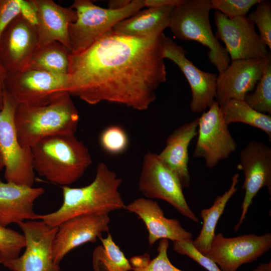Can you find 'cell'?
I'll return each mask as SVG.
<instances>
[{
	"mask_svg": "<svg viewBox=\"0 0 271 271\" xmlns=\"http://www.w3.org/2000/svg\"><path fill=\"white\" fill-rule=\"evenodd\" d=\"M211 10L210 0H182L173 8L168 28L175 38L196 41L207 47L208 59L220 74L230 59L213 33L209 20Z\"/></svg>",
	"mask_w": 271,
	"mask_h": 271,
	"instance_id": "5b68a950",
	"label": "cell"
},
{
	"mask_svg": "<svg viewBox=\"0 0 271 271\" xmlns=\"http://www.w3.org/2000/svg\"><path fill=\"white\" fill-rule=\"evenodd\" d=\"M70 51L58 42L37 48L27 68L48 72L68 74Z\"/></svg>",
	"mask_w": 271,
	"mask_h": 271,
	"instance_id": "484cf974",
	"label": "cell"
},
{
	"mask_svg": "<svg viewBox=\"0 0 271 271\" xmlns=\"http://www.w3.org/2000/svg\"><path fill=\"white\" fill-rule=\"evenodd\" d=\"M20 15L29 23L35 27L37 26V11L31 0H21Z\"/></svg>",
	"mask_w": 271,
	"mask_h": 271,
	"instance_id": "d590c367",
	"label": "cell"
},
{
	"mask_svg": "<svg viewBox=\"0 0 271 271\" xmlns=\"http://www.w3.org/2000/svg\"><path fill=\"white\" fill-rule=\"evenodd\" d=\"M25 239V251L3 264L13 271H60L54 258V244L58 226L44 221L30 220L17 224Z\"/></svg>",
	"mask_w": 271,
	"mask_h": 271,
	"instance_id": "30bf717a",
	"label": "cell"
},
{
	"mask_svg": "<svg viewBox=\"0 0 271 271\" xmlns=\"http://www.w3.org/2000/svg\"><path fill=\"white\" fill-rule=\"evenodd\" d=\"M69 89L68 74L31 68L8 74L4 89L18 104L26 105L48 103L64 93H69Z\"/></svg>",
	"mask_w": 271,
	"mask_h": 271,
	"instance_id": "9c48e42d",
	"label": "cell"
},
{
	"mask_svg": "<svg viewBox=\"0 0 271 271\" xmlns=\"http://www.w3.org/2000/svg\"><path fill=\"white\" fill-rule=\"evenodd\" d=\"M169 246V240L160 239L157 256L150 260L148 254L142 255L139 264L132 267L131 271H184L176 267L170 262L167 254Z\"/></svg>",
	"mask_w": 271,
	"mask_h": 271,
	"instance_id": "f546056e",
	"label": "cell"
},
{
	"mask_svg": "<svg viewBox=\"0 0 271 271\" xmlns=\"http://www.w3.org/2000/svg\"><path fill=\"white\" fill-rule=\"evenodd\" d=\"M173 249L179 254L190 257L208 271H221L214 261L195 248L192 243V240L174 241Z\"/></svg>",
	"mask_w": 271,
	"mask_h": 271,
	"instance_id": "836d02e7",
	"label": "cell"
},
{
	"mask_svg": "<svg viewBox=\"0 0 271 271\" xmlns=\"http://www.w3.org/2000/svg\"><path fill=\"white\" fill-rule=\"evenodd\" d=\"M183 46L164 35L163 57L173 61L186 77L191 90L190 107L193 112L200 113L216 101V74L203 71L197 68L186 56Z\"/></svg>",
	"mask_w": 271,
	"mask_h": 271,
	"instance_id": "9a60e30c",
	"label": "cell"
},
{
	"mask_svg": "<svg viewBox=\"0 0 271 271\" xmlns=\"http://www.w3.org/2000/svg\"><path fill=\"white\" fill-rule=\"evenodd\" d=\"M31 149L34 171L63 186L80 179L92 164L88 149L74 135L50 137Z\"/></svg>",
	"mask_w": 271,
	"mask_h": 271,
	"instance_id": "277c9868",
	"label": "cell"
},
{
	"mask_svg": "<svg viewBox=\"0 0 271 271\" xmlns=\"http://www.w3.org/2000/svg\"><path fill=\"white\" fill-rule=\"evenodd\" d=\"M237 168L244 175L242 189L245 193L241 214L234 228L235 231L242 224L253 199L259 190L265 186L271 195V148L261 142L250 141L240 151Z\"/></svg>",
	"mask_w": 271,
	"mask_h": 271,
	"instance_id": "5bb4252c",
	"label": "cell"
},
{
	"mask_svg": "<svg viewBox=\"0 0 271 271\" xmlns=\"http://www.w3.org/2000/svg\"><path fill=\"white\" fill-rule=\"evenodd\" d=\"M216 38L225 44L230 59H261L270 55L247 16L229 19L219 11L214 15Z\"/></svg>",
	"mask_w": 271,
	"mask_h": 271,
	"instance_id": "4fadbf2b",
	"label": "cell"
},
{
	"mask_svg": "<svg viewBox=\"0 0 271 271\" xmlns=\"http://www.w3.org/2000/svg\"><path fill=\"white\" fill-rule=\"evenodd\" d=\"M271 248V234H246L225 237L215 234L204 255L214 261L221 271H236L244 263L256 260Z\"/></svg>",
	"mask_w": 271,
	"mask_h": 271,
	"instance_id": "7c38bea8",
	"label": "cell"
},
{
	"mask_svg": "<svg viewBox=\"0 0 271 271\" xmlns=\"http://www.w3.org/2000/svg\"><path fill=\"white\" fill-rule=\"evenodd\" d=\"M108 214H90L68 219L58 226L54 244V258L59 264L66 254L87 242H95L108 232Z\"/></svg>",
	"mask_w": 271,
	"mask_h": 271,
	"instance_id": "ac0fdd59",
	"label": "cell"
},
{
	"mask_svg": "<svg viewBox=\"0 0 271 271\" xmlns=\"http://www.w3.org/2000/svg\"><path fill=\"white\" fill-rule=\"evenodd\" d=\"M25 246L23 234L0 225V263L14 259L19 256Z\"/></svg>",
	"mask_w": 271,
	"mask_h": 271,
	"instance_id": "f1b7e54d",
	"label": "cell"
},
{
	"mask_svg": "<svg viewBox=\"0 0 271 271\" xmlns=\"http://www.w3.org/2000/svg\"><path fill=\"white\" fill-rule=\"evenodd\" d=\"M125 209L136 214L144 223L150 246L162 239L174 242L192 240V234L185 230L178 220L166 217L156 201L139 198L126 205Z\"/></svg>",
	"mask_w": 271,
	"mask_h": 271,
	"instance_id": "d6986e66",
	"label": "cell"
},
{
	"mask_svg": "<svg viewBox=\"0 0 271 271\" xmlns=\"http://www.w3.org/2000/svg\"><path fill=\"white\" fill-rule=\"evenodd\" d=\"M17 102L4 90L0 109V150L7 182L32 186L35 181L32 149L19 143L14 123Z\"/></svg>",
	"mask_w": 271,
	"mask_h": 271,
	"instance_id": "52a82bcc",
	"label": "cell"
},
{
	"mask_svg": "<svg viewBox=\"0 0 271 271\" xmlns=\"http://www.w3.org/2000/svg\"><path fill=\"white\" fill-rule=\"evenodd\" d=\"M70 7L76 19L69 26L71 54L79 53L94 44L119 22L144 7L143 0H132L126 7L111 10L100 7L89 0H75Z\"/></svg>",
	"mask_w": 271,
	"mask_h": 271,
	"instance_id": "8992f818",
	"label": "cell"
},
{
	"mask_svg": "<svg viewBox=\"0 0 271 271\" xmlns=\"http://www.w3.org/2000/svg\"><path fill=\"white\" fill-rule=\"evenodd\" d=\"M249 271H271L270 261L268 263L260 264L256 268Z\"/></svg>",
	"mask_w": 271,
	"mask_h": 271,
	"instance_id": "ab89813d",
	"label": "cell"
},
{
	"mask_svg": "<svg viewBox=\"0 0 271 271\" xmlns=\"http://www.w3.org/2000/svg\"><path fill=\"white\" fill-rule=\"evenodd\" d=\"M164 35L141 38L111 30L84 51L71 54L69 93L90 105L106 101L148 109L166 81Z\"/></svg>",
	"mask_w": 271,
	"mask_h": 271,
	"instance_id": "6da1fadb",
	"label": "cell"
},
{
	"mask_svg": "<svg viewBox=\"0 0 271 271\" xmlns=\"http://www.w3.org/2000/svg\"><path fill=\"white\" fill-rule=\"evenodd\" d=\"M4 168V162L0 150V171Z\"/></svg>",
	"mask_w": 271,
	"mask_h": 271,
	"instance_id": "60d3db41",
	"label": "cell"
},
{
	"mask_svg": "<svg viewBox=\"0 0 271 271\" xmlns=\"http://www.w3.org/2000/svg\"><path fill=\"white\" fill-rule=\"evenodd\" d=\"M197 141L193 157L204 159L213 168L236 149L237 143L224 121L220 106L215 101L198 117Z\"/></svg>",
	"mask_w": 271,
	"mask_h": 271,
	"instance_id": "8fae6325",
	"label": "cell"
},
{
	"mask_svg": "<svg viewBox=\"0 0 271 271\" xmlns=\"http://www.w3.org/2000/svg\"><path fill=\"white\" fill-rule=\"evenodd\" d=\"M38 14L36 26L38 48L54 42L65 46L71 52L69 26L76 19V13L70 7H63L52 0H31Z\"/></svg>",
	"mask_w": 271,
	"mask_h": 271,
	"instance_id": "ffe728a7",
	"label": "cell"
},
{
	"mask_svg": "<svg viewBox=\"0 0 271 271\" xmlns=\"http://www.w3.org/2000/svg\"><path fill=\"white\" fill-rule=\"evenodd\" d=\"M144 7L147 8H159L165 6H175L182 0H143Z\"/></svg>",
	"mask_w": 271,
	"mask_h": 271,
	"instance_id": "8d00e7d4",
	"label": "cell"
},
{
	"mask_svg": "<svg viewBox=\"0 0 271 271\" xmlns=\"http://www.w3.org/2000/svg\"><path fill=\"white\" fill-rule=\"evenodd\" d=\"M244 100L254 110L271 114V62L268 65L252 92Z\"/></svg>",
	"mask_w": 271,
	"mask_h": 271,
	"instance_id": "83f0119b",
	"label": "cell"
},
{
	"mask_svg": "<svg viewBox=\"0 0 271 271\" xmlns=\"http://www.w3.org/2000/svg\"><path fill=\"white\" fill-rule=\"evenodd\" d=\"M7 75V72L0 62V109L3 105L4 83Z\"/></svg>",
	"mask_w": 271,
	"mask_h": 271,
	"instance_id": "74e56055",
	"label": "cell"
},
{
	"mask_svg": "<svg viewBox=\"0 0 271 271\" xmlns=\"http://www.w3.org/2000/svg\"><path fill=\"white\" fill-rule=\"evenodd\" d=\"M239 177V174H234L228 190L223 195L217 196L210 207L203 209L200 212V216L203 219V226L199 234L194 240H192V243L195 248L204 255L209 249L215 235V229L217 222L223 213L226 204L238 189L236 185Z\"/></svg>",
	"mask_w": 271,
	"mask_h": 271,
	"instance_id": "cb8c5ba5",
	"label": "cell"
},
{
	"mask_svg": "<svg viewBox=\"0 0 271 271\" xmlns=\"http://www.w3.org/2000/svg\"><path fill=\"white\" fill-rule=\"evenodd\" d=\"M136 256H134V258ZM134 258H133V260ZM133 260H132V262H133Z\"/></svg>",
	"mask_w": 271,
	"mask_h": 271,
	"instance_id": "b9f144b4",
	"label": "cell"
},
{
	"mask_svg": "<svg viewBox=\"0 0 271 271\" xmlns=\"http://www.w3.org/2000/svg\"><path fill=\"white\" fill-rule=\"evenodd\" d=\"M131 0H110L108 2V9L120 10L126 7Z\"/></svg>",
	"mask_w": 271,
	"mask_h": 271,
	"instance_id": "f35d334b",
	"label": "cell"
},
{
	"mask_svg": "<svg viewBox=\"0 0 271 271\" xmlns=\"http://www.w3.org/2000/svg\"><path fill=\"white\" fill-rule=\"evenodd\" d=\"M100 145L107 153L117 155L128 147L129 140L125 130L121 126L112 125L105 128L99 137Z\"/></svg>",
	"mask_w": 271,
	"mask_h": 271,
	"instance_id": "4dcf8cb0",
	"label": "cell"
},
{
	"mask_svg": "<svg viewBox=\"0 0 271 271\" xmlns=\"http://www.w3.org/2000/svg\"><path fill=\"white\" fill-rule=\"evenodd\" d=\"M198 125V117L178 127L168 137L165 148L158 154L163 162L178 178L183 188L190 185L188 148L197 135Z\"/></svg>",
	"mask_w": 271,
	"mask_h": 271,
	"instance_id": "7402d4cb",
	"label": "cell"
},
{
	"mask_svg": "<svg viewBox=\"0 0 271 271\" xmlns=\"http://www.w3.org/2000/svg\"><path fill=\"white\" fill-rule=\"evenodd\" d=\"M261 0H211V9L219 11L229 19L246 16L250 9Z\"/></svg>",
	"mask_w": 271,
	"mask_h": 271,
	"instance_id": "d6a6232c",
	"label": "cell"
},
{
	"mask_svg": "<svg viewBox=\"0 0 271 271\" xmlns=\"http://www.w3.org/2000/svg\"><path fill=\"white\" fill-rule=\"evenodd\" d=\"M21 0H0V38L10 23L20 14Z\"/></svg>",
	"mask_w": 271,
	"mask_h": 271,
	"instance_id": "e575fe53",
	"label": "cell"
},
{
	"mask_svg": "<svg viewBox=\"0 0 271 271\" xmlns=\"http://www.w3.org/2000/svg\"><path fill=\"white\" fill-rule=\"evenodd\" d=\"M37 48L36 27L20 14L7 27L0 38V62L7 74L26 69Z\"/></svg>",
	"mask_w": 271,
	"mask_h": 271,
	"instance_id": "2e32d148",
	"label": "cell"
},
{
	"mask_svg": "<svg viewBox=\"0 0 271 271\" xmlns=\"http://www.w3.org/2000/svg\"><path fill=\"white\" fill-rule=\"evenodd\" d=\"M174 7L169 6L141 10L117 23L112 30L121 35L141 38L161 34L168 27Z\"/></svg>",
	"mask_w": 271,
	"mask_h": 271,
	"instance_id": "603a6c76",
	"label": "cell"
},
{
	"mask_svg": "<svg viewBox=\"0 0 271 271\" xmlns=\"http://www.w3.org/2000/svg\"><path fill=\"white\" fill-rule=\"evenodd\" d=\"M122 180L104 163L98 164L95 177L89 185L79 188L62 187L63 197L56 211L38 215L37 219L52 226H58L73 217L90 214H109L126 209L119 188Z\"/></svg>",
	"mask_w": 271,
	"mask_h": 271,
	"instance_id": "7a4b0ae2",
	"label": "cell"
},
{
	"mask_svg": "<svg viewBox=\"0 0 271 271\" xmlns=\"http://www.w3.org/2000/svg\"><path fill=\"white\" fill-rule=\"evenodd\" d=\"M44 192L42 187L0 181V225L38 220L34 204Z\"/></svg>",
	"mask_w": 271,
	"mask_h": 271,
	"instance_id": "44dd1931",
	"label": "cell"
},
{
	"mask_svg": "<svg viewBox=\"0 0 271 271\" xmlns=\"http://www.w3.org/2000/svg\"><path fill=\"white\" fill-rule=\"evenodd\" d=\"M138 185L148 198L165 200L184 216L199 222L186 200L180 180L158 154L148 152L144 155Z\"/></svg>",
	"mask_w": 271,
	"mask_h": 271,
	"instance_id": "ba28073f",
	"label": "cell"
},
{
	"mask_svg": "<svg viewBox=\"0 0 271 271\" xmlns=\"http://www.w3.org/2000/svg\"><path fill=\"white\" fill-rule=\"evenodd\" d=\"M102 244L97 246L92 254L94 271H131L132 267L120 247L108 233L106 238L100 237Z\"/></svg>",
	"mask_w": 271,
	"mask_h": 271,
	"instance_id": "4316f807",
	"label": "cell"
},
{
	"mask_svg": "<svg viewBox=\"0 0 271 271\" xmlns=\"http://www.w3.org/2000/svg\"><path fill=\"white\" fill-rule=\"evenodd\" d=\"M225 122H241L259 128L271 140V116L251 107L244 100L232 99L220 106Z\"/></svg>",
	"mask_w": 271,
	"mask_h": 271,
	"instance_id": "d4e9b609",
	"label": "cell"
},
{
	"mask_svg": "<svg viewBox=\"0 0 271 271\" xmlns=\"http://www.w3.org/2000/svg\"><path fill=\"white\" fill-rule=\"evenodd\" d=\"M70 96L65 93L40 105L18 104L14 123L20 144L32 148L50 137L74 135L79 115Z\"/></svg>",
	"mask_w": 271,
	"mask_h": 271,
	"instance_id": "3957f363",
	"label": "cell"
},
{
	"mask_svg": "<svg viewBox=\"0 0 271 271\" xmlns=\"http://www.w3.org/2000/svg\"><path fill=\"white\" fill-rule=\"evenodd\" d=\"M247 19L256 25L259 36L264 44L271 49V3L261 0L256 5L255 9L248 15Z\"/></svg>",
	"mask_w": 271,
	"mask_h": 271,
	"instance_id": "1f68e13d",
	"label": "cell"
},
{
	"mask_svg": "<svg viewBox=\"0 0 271 271\" xmlns=\"http://www.w3.org/2000/svg\"><path fill=\"white\" fill-rule=\"evenodd\" d=\"M270 62V55L261 59L232 61L217 75L215 100L220 106L232 99L244 100L245 95L253 90Z\"/></svg>",
	"mask_w": 271,
	"mask_h": 271,
	"instance_id": "e0dca14e",
	"label": "cell"
}]
</instances>
